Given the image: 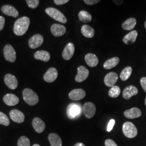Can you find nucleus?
<instances>
[{
	"label": "nucleus",
	"instance_id": "nucleus-1",
	"mask_svg": "<svg viewBox=\"0 0 146 146\" xmlns=\"http://www.w3.org/2000/svg\"><path fill=\"white\" fill-rule=\"evenodd\" d=\"M30 25L29 19L24 16L19 19L15 22L14 26V32L17 36L23 35L28 29Z\"/></svg>",
	"mask_w": 146,
	"mask_h": 146
},
{
	"label": "nucleus",
	"instance_id": "nucleus-2",
	"mask_svg": "<svg viewBox=\"0 0 146 146\" xmlns=\"http://www.w3.org/2000/svg\"><path fill=\"white\" fill-rule=\"evenodd\" d=\"M23 98L27 104L34 106L38 102V97L31 89H25L23 91Z\"/></svg>",
	"mask_w": 146,
	"mask_h": 146
},
{
	"label": "nucleus",
	"instance_id": "nucleus-3",
	"mask_svg": "<svg viewBox=\"0 0 146 146\" xmlns=\"http://www.w3.org/2000/svg\"><path fill=\"white\" fill-rule=\"evenodd\" d=\"M46 13L55 20L62 23H67V19L62 13L54 8H48L46 9Z\"/></svg>",
	"mask_w": 146,
	"mask_h": 146
},
{
	"label": "nucleus",
	"instance_id": "nucleus-4",
	"mask_svg": "<svg viewBox=\"0 0 146 146\" xmlns=\"http://www.w3.org/2000/svg\"><path fill=\"white\" fill-rule=\"evenodd\" d=\"M124 135L128 138H134L137 134V130L135 125L131 122H126L122 126Z\"/></svg>",
	"mask_w": 146,
	"mask_h": 146
},
{
	"label": "nucleus",
	"instance_id": "nucleus-5",
	"mask_svg": "<svg viewBox=\"0 0 146 146\" xmlns=\"http://www.w3.org/2000/svg\"><path fill=\"white\" fill-rule=\"evenodd\" d=\"M96 107L95 104L90 102L85 103L82 107L84 115L87 119H91L96 113Z\"/></svg>",
	"mask_w": 146,
	"mask_h": 146
},
{
	"label": "nucleus",
	"instance_id": "nucleus-6",
	"mask_svg": "<svg viewBox=\"0 0 146 146\" xmlns=\"http://www.w3.org/2000/svg\"><path fill=\"white\" fill-rule=\"evenodd\" d=\"M3 54L5 60L11 62H14L16 58L15 50L10 44H7L4 47Z\"/></svg>",
	"mask_w": 146,
	"mask_h": 146
},
{
	"label": "nucleus",
	"instance_id": "nucleus-7",
	"mask_svg": "<svg viewBox=\"0 0 146 146\" xmlns=\"http://www.w3.org/2000/svg\"><path fill=\"white\" fill-rule=\"evenodd\" d=\"M81 113L80 107L75 104H69L67 109V114L68 117L70 119H73Z\"/></svg>",
	"mask_w": 146,
	"mask_h": 146
},
{
	"label": "nucleus",
	"instance_id": "nucleus-8",
	"mask_svg": "<svg viewBox=\"0 0 146 146\" xmlns=\"http://www.w3.org/2000/svg\"><path fill=\"white\" fill-rule=\"evenodd\" d=\"M43 37L40 34H35L30 38L28 44L31 49H36L40 47L43 42Z\"/></svg>",
	"mask_w": 146,
	"mask_h": 146
},
{
	"label": "nucleus",
	"instance_id": "nucleus-9",
	"mask_svg": "<svg viewBox=\"0 0 146 146\" xmlns=\"http://www.w3.org/2000/svg\"><path fill=\"white\" fill-rule=\"evenodd\" d=\"M89 74L88 70L83 66H81L78 68V74L75 76V80L77 82H82L88 77Z\"/></svg>",
	"mask_w": 146,
	"mask_h": 146
},
{
	"label": "nucleus",
	"instance_id": "nucleus-10",
	"mask_svg": "<svg viewBox=\"0 0 146 146\" xmlns=\"http://www.w3.org/2000/svg\"><path fill=\"white\" fill-rule=\"evenodd\" d=\"M58 76V70L56 69L55 68H50L47 71V72L45 73V74L43 76L44 80L48 82L51 83L56 80Z\"/></svg>",
	"mask_w": 146,
	"mask_h": 146
},
{
	"label": "nucleus",
	"instance_id": "nucleus-11",
	"mask_svg": "<svg viewBox=\"0 0 146 146\" xmlns=\"http://www.w3.org/2000/svg\"><path fill=\"white\" fill-rule=\"evenodd\" d=\"M5 84L9 88L14 90L18 86V81L17 78L13 75L11 74H7L4 78Z\"/></svg>",
	"mask_w": 146,
	"mask_h": 146
},
{
	"label": "nucleus",
	"instance_id": "nucleus-12",
	"mask_svg": "<svg viewBox=\"0 0 146 146\" xmlns=\"http://www.w3.org/2000/svg\"><path fill=\"white\" fill-rule=\"evenodd\" d=\"M75 52V46L73 43H68L64 48L62 57L65 60H69L73 57Z\"/></svg>",
	"mask_w": 146,
	"mask_h": 146
},
{
	"label": "nucleus",
	"instance_id": "nucleus-13",
	"mask_svg": "<svg viewBox=\"0 0 146 146\" xmlns=\"http://www.w3.org/2000/svg\"><path fill=\"white\" fill-rule=\"evenodd\" d=\"M86 96V92L82 89H75L69 93V98L74 101L83 99Z\"/></svg>",
	"mask_w": 146,
	"mask_h": 146
},
{
	"label": "nucleus",
	"instance_id": "nucleus-14",
	"mask_svg": "<svg viewBox=\"0 0 146 146\" xmlns=\"http://www.w3.org/2000/svg\"><path fill=\"white\" fill-rule=\"evenodd\" d=\"M118 80L117 74L114 72H110L107 74L104 78V84L109 87L114 86Z\"/></svg>",
	"mask_w": 146,
	"mask_h": 146
},
{
	"label": "nucleus",
	"instance_id": "nucleus-15",
	"mask_svg": "<svg viewBox=\"0 0 146 146\" xmlns=\"http://www.w3.org/2000/svg\"><path fill=\"white\" fill-rule=\"evenodd\" d=\"M50 31L54 36L60 37L62 36L66 33V29L63 25L55 23L51 26Z\"/></svg>",
	"mask_w": 146,
	"mask_h": 146
},
{
	"label": "nucleus",
	"instance_id": "nucleus-16",
	"mask_svg": "<svg viewBox=\"0 0 146 146\" xmlns=\"http://www.w3.org/2000/svg\"><path fill=\"white\" fill-rule=\"evenodd\" d=\"M11 119L13 121L21 123L25 121V116L24 114L21 111L17 110H11L9 113Z\"/></svg>",
	"mask_w": 146,
	"mask_h": 146
},
{
	"label": "nucleus",
	"instance_id": "nucleus-17",
	"mask_svg": "<svg viewBox=\"0 0 146 146\" xmlns=\"http://www.w3.org/2000/svg\"><path fill=\"white\" fill-rule=\"evenodd\" d=\"M138 93V89L134 86H128L125 87L123 91L122 96L125 100H129L133 96H135Z\"/></svg>",
	"mask_w": 146,
	"mask_h": 146
},
{
	"label": "nucleus",
	"instance_id": "nucleus-18",
	"mask_svg": "<svg viewBox=\"0 0 146 146\" xmlns=\"http://www.w3.org/2000/svg\"><path fill=\"white\" fill-rule=\"evenodd\" d=\"M142 113L140 109L136 107L132 108L129 110H126L124 112V115L128 119H135L141 116Z\"/></svg>",
	"mask_w": 146,
	"mask_h": 146
},
{
	"label": "nucleus",
	"instance_id": "nucleus-19",
	"mask_svg": "<svg viewBox=\"0 0 146 146\" xmlns=\"http://www.w3.org/2000/svg\"><path fill=\"white\" fill-rule=\"evenodd\" d=\"M32 125L34 130L38 133H41L45 129V123L39 117H35L32 121Z\"/></svg>",
	"mask_w": 146,
	"mask_h": 146
},
{
	"label": "nucleus",
	"instance_id": "nucleus-20",
	"mask_svg": "<svg viewBox=\"0 0 146 146\" xmlns=\"http://www.w3.org/2000/svg\"><path fill=\"white\" fill-rule=\"evenodd\" d=\"M3 101L7 105L13 106L19 104V99L14 94H7L4 96Z\"/></svg>",
	"mask_w": 146,
	"mask_h": 146
},
{
	"label": "nucleus",
	"instance_id": "nucleus-21",
	"mask_svg": "<svg viewBox=\"0 0 146 146\" xmlns=\"http://www.w3.org/2000/svg\"><path fill=\"white\" fill-rule=\"evenodd\" d=\"M84 60L87 65L90 67H96L99 63V59L98 57L92 53L87 54L84 58Z\"/></svg>",
	"mask_w": 146,
	"mask_h": 146
},
{
	"label": "nucleus",
	"instance_id": "nucleus-22",
	"mask_svg": "<svg viewBox=\"0 0 146 146\" xmlns=\"http://www.w3.org/2000/svg\"><path fill=\"white\" fill-rule=\"evenodd\" d=\"M1 11L5 15L14 17H17L19 16L18 11L11 5H5L2 6L1 8Z\"/></svg>",
	"mask_w": 146,
	"mask_h": 146
},
{
	"label": "nucleus",
	"instance_id": "nucleus-23",
	"mask_svg": "<svg viewBox=\"0 0 146 146\" xmlns=\"http://www.w3.org/2000/svg\"><path fill=\"white\" fill-rule=\"evenodd\" d=\"M137 32L136 31H131L123 37L122 41L125 44H131L135 42L137 37Z\"/></svg>",
	"mask_w": 146,
	"mask_h": 146
},
{
	"label": "nucleus",
	"instance_id": "nucleus-24",
	"mask_svg": "<svg viewBox=\"0 0 146 146\" xmlns=\"http://www.w3.org/2000/svg\"><path fill=\"white\" fill-rule=\"evenodd\" d=\"M48 140L51 146H62V140L57 134L50 133L48 135Z\"/></svg>",
	"mask_w": 146,
	"mask_h": 146
},
{
	"label": "nucleus",
	"instance_id": "nucleus-25",
	"mask_svg": "<svg viewBox=\"0 0 146 146\" xmlns=\"http://www.w3.org/2000/svg\"><path fill=\"white\" fill-rule=\"evenodd\" d=\"M34 58L38 60H41L44 62H48L50 58L49 52L44 50L37 51L34 54Z\"/></svg>",
	"mask_w": 146,
	"mask_h": 146
},
{
	"label": "nucleus",
	"instance_id": "nucleus-26",
	"mask_svg": "<svg viewBox=\"0 0 146 146\" xmlns=\"http://www.w3.org/2000/svg\"><path fill=\"white\" fill-rule=\"evenodd\" d=\"M81 33L84 36L87 38H92L95 35V30L93 27L85 25L81 27Z\"/></svg>",
	"mask_w": 146,
	"mask_h": 146
},
{
	"label": "nucleus",
	"instance_id": "nucleus-27",
	"mask_svg": "<svg viewBox=\"0 0 146 146\" xmlns=\"http://www.w3.org/2000/svg\"><path fill=\"white\" fill-rule=\"evenodd\" d=\"M136 25V20L134 17H131L125 20L122 24V28L126 31L133 30Z\"/></svg>",
	"mask_w": 146,
	"mask_h": 146
},
{
	"label": "nucleus",
	"instance_id": "nucleus-28",
	"mask_svg": "<svg viewBox=\"0 0 146 146\" xmlns=\"http://www.w3.org/2000/svg\"><path fill=\"white\" fill-rule=\"evenodd\" d=\"M120 62V59L117 57L110 58L107 60L104 64V68L106 69H110L114 68Z\"/></svg>",
	"mask_w": 146,
	"mask_h": 146
},
{
	"label": "nucleus",
	"instance_id": "nucleus-29",
	"mask_svg": "<svg viewBox=\"0 0 146 146\" xmlns=\"http://www.w3.org/2000/svg\"><path fill=\"white\" fill-rule=\"evenodd\" d=\"M78 17L79 20L84 23H88L92 20L91 14L86 11H80L78 13Z\"/></svg>",
	"mask_w": 146,
	"mask_h": 146
},
{
	"label": "nucleus",
	"instance_id": "nucleus-30",
	"mask_svg": "<svg viewBox=\"0 0 146 146\" xmlns=\"http://www.w3.org/2000/svg\"><path fill=\"white\" fill-rule=\"evenodd\" d=\"M132 73V68L130 66L126 67L121 72L120 74V78L122 81H125L131 77Z\"/></svg>",
	"mask_w": 146,
	"mask_h": 146
},
{
	"label": "nucleus",
	"instance_id": "nucleus-31",
	"mask_svg": "<svg viewBox=\"0 0 146 146\" xmlns=\"http://www.w3.org/2000/svg\"><path fill=\"white\" fill-rule=\"evenodd\" d=\"M121 93V89L117 86H114L110 89L108 92V95L110 98H116L120 95Z\"/></svg>",
	"mask_w": 146,
	"mask_h": 146
},
{
	"label": "nucleus",
	"instance_id": "nucleus-32",
	"mask_svg": "<svg viewBox=\"0 0 146 146\" xmlns=\"http://www.w3.org/2000/svg\"><path fill=\"white\" fill-rule=\"evenodd\" d=\"M17 146H31V142L27 137L22 136L18 140Z\"/></svg>",
	"mask_w": 146,
	"mask_h": 146
},
{
	"label": "nucleus",
	"instance_id": "nucleus-33",
	"mask_svg": "<svg viewBox=\"0 0 146 146\" xmlns=\"http://www.w3.org/2000/svg\"><path fill=\"white\" fill-rule=\"evenodd\" d=\"M10 124V121L8 116L2 112H0V125L8 126Z\"/></svg>",
	"mask_w": 146,
	"mask_h": 146
},
{
	"label": "nucleus",
	"instance_id": "nucleus-34",
	"mask_svg": "<svg viewBox=\"0 0 146 146\" xmlns=\"http://www.w3.org/2000/svg\"><path fill=\"white\" fill-rule=\"evenodd\" d=\"M26 2L28 7L32 9L36 8L39 5V0H26Z\"/></svg>",
	"mask_w": 146,
	"mask_h": 146
},
{
	"label": "nucleus",
	"instance_id": "nucleus-35",
	"mask_svg": "<svg viewBox=\"0 0 146 146\" xmlns=\"http://www.w3.org/2000/svg\"><path fill=\"white\" fill-rule=\"evenodd\" d=\"M115 120L114 119H111L110 120V122L108 123V125L107 126V131L108 132H110V131H111L113 128V127L115 125Z\"/></svg>",
	"mask_w": 146,
	"mask_h": 146
},
{
	"label": "nucleus",
	"instance_id": "nucleus-36",
	"mask_svg": "<svg viewBox=\"0 0 146 146\" xmlns=\"http://www.w3.org/2000/svg\"><path fill=\"white\" fill-rule=\"evenodd\" d=\"M106 146H118L114 141L111 139H107L104 142Z\"/></svg>",
	"mask_w": 146,
	"mask_h": 146
},
{
	"label": "nucleus",
	"instance_id": "nucleus-37",
	"mask_svg": "<svg viewBox=\"0 0 146 146\" xmlns=\"http://www.w3.org/2000/svg\"><path fill=\"white\" fill-rule=\"evenodd\" d=\"M85 3L88 5H94L98 3L101 1V0H84Z\"/></svg>",
	"mask_w": 146,
	"mask_h": 146
},
{
	"label": "nucleus",
	"instance_id": "nucleus-38",
	"mask_svg": "<svg viewBox=\"0 0 146 146\" xmlns=\"http://www.w3.org/2000/svg\"><path fill=\"white\" fill-rule=\"evenodd\" d=\"M140 84L142 88L146 93V77H143L141 78Z\"/></svg>",
	"mask_w": 146,
	"mask_h": 146
},
{
	"label": "nucleus",
	"instance_id": "nucleus-39",
	"mask_svg": "<svg viewBox=\"0 0 146 146\" xmlns=\"http://www.w3.org/2000/svg\"><path fill=\"white\" fill-rule=\"evenodd\" d=\"M69 1V0H54V2L56 5H62L67 3Z\"/></svg>",
	"mask_w": 146,
	"mask_h": 146
},
{
	"label": "nucleus",
	"instance_id": "nucleus-40",
	"mask_svg": "<svg viewBox=\"0 0 146 146\" xmlns=\"http://www.w3.org/2000/svg\"><path fill=\"white\" fill-rule=\"evenodd\" d=\"M5 19L3 16H0V31L3 29L5 26Z\"/></svg>",
	"mask_w": 146,
	"mask_h": 146
},
{
	"label": "nucleus",
	"instance_id": "nucleus-41",
	"mask_svg": "<svg viewBox=\"0 0 146 146\" xmlns=\"http://www.w3.org/2000/svg\"><path fill=\"white\" fill-rule=\"evenodd\" d=\"M112 1L116 5H120L123 3V0H112Z\"/></svg>",
	"mask_w": 146,
	"mask_h": 146
},
{
	"label": "nucleus",
	"instance_id": "nucleus-42",
	"mask_svg": "<svg viewBox=\"0 0 146 146\" xmlns=\"http://www.w3.org/2000/svg\"><path fill=\"white\" fill-rule=\"evenodd\" d=\"M74 146H86L84 143H81V142H78L77 143H76L75 145Z\"/></svg>",
	"mask_w": 146,
	"mask_h": 146
},
{
	"label": "nucleus",
	"instance_id": "nucleus-43",
	"mask_svg": "<svg viewBox=\"0 0 146 146\" xmlns=\"http://www.w3.org/2000/svg\"><path fill=\"white\" fill-rule=\"evenodd\" d=\"M33 146H40L39 145H38V144H35V145H34Z\"/></svg>",
	"mask_w": 146,
	"mask_h": 146
},
{
	"label": "nucleus",
	"instance_id": "nucleus-44",
	"mask_svg": "<svg viewBox=\"0 0 146 146\" xmlns=\"http://www.w3.org/2000/svg\"><path fill=\"white\" fill-rule=\"evenodd\" d=\"M145 28H146V21H145Z\"/></svg>",
	"mask_w": 146,
	"mask_h": 146
},
{
	"label": "nucleus",
	"instance_id": "nucleus-45",
	"mask_svg": "<svg viewBox=\"0 0 146 146\" xmlns=\"http://www.w3.org/2000/svg\"><path fill=\"white\" fill-rule=\"evenodd\" d=\"M145 104H146V99H145Z\"/></svg>",
	"mask_w": 146,
	"mask_h": 146
}]
</instances>
